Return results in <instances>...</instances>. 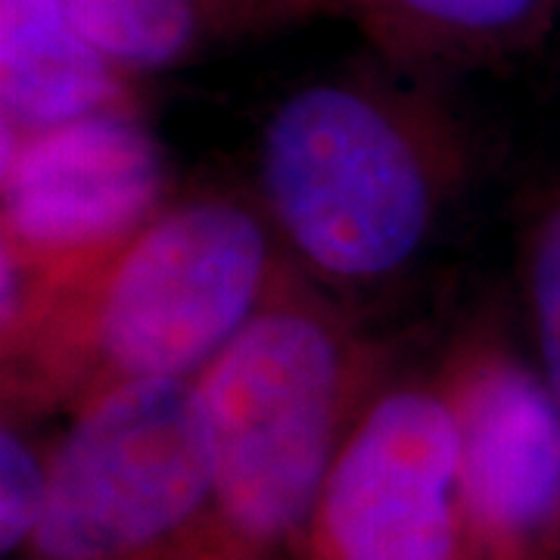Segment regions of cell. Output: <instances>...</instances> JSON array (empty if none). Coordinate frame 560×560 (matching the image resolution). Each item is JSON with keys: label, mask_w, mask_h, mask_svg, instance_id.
I'll return each instance as SVG.
<instances>
[{"label": "cell", "mask_w": 560, "mask_h": 560, "mask_svg": "<svg viewBox=\"0 0 560 560\" xmlns=\"http://www.w3.org/2000/svg\"><path fill=\"white\" fill-rule=\"evenodd\" d=\"M296 271L256 194L172 197L116 256L0 330L3 420L69 418L121 386L197 381Z\"/></svg>", "instance_id": "obj_1"}, {"label": "cell", "mask_w": 560, "mask_h": 560, "mask_svg": "<svg viewBox=\"0 0 560 560\" xmlns=\"http://www.w3.org/2000/svg\"><path fill=\"white\" fill-rule=\"evenodd\" d=\"M467 162L464 135L436 103L364 79H324L268 113L256 200L305 278L364 293L430 253Z\"/></svg>", "instance_id": "obj_2"}, {"label": "cell", "mask_w": 560, "mask_h": 560, "mask_svg": "<svg viewBox=\"0 0 560 560\" xmlns=\"http://www.w3.org/2000/svg\"><path fill=\"white\" fill-rule=\"evenodd\" d=\"M386 381L381 349L302 271L206 364L200 389L228 560L293 555L324 480Z\"/></svg>", "instance_id": "obj_3"}, {"label": "cell", "mask_w": 560, "mask_h": 560, "mask_svg": "<svg viewBox=\"0 0 560 560\" xmlns=\"http://www.w3.org/2000/svg\"><path fill=\"white\" fill-rule=\"evenodd\" d=\"M22 560H228L197 381L121 386L69 415Z\"/></svg>", "instance_id": "obj_4"}, {"label": "cell", "mask_w": 560, "mask_h": 560, "mask_svg": "<svg viewBox=\"0 0 560 560\" xmlns=\"http://www.w3.org/2000/svg\"><path fill=\"white\" fill-rule=\"evenodd\" d=\"M0 143V330H7L156 219L172 202V165L140 109Z\"/></svg>", "instance_id": "obj_5"}, {"label": "cell", "mask_w": 560, "mask_h": 560, "mask_svg": "<svg viewBox=\"0 0 560 560\" xmlns=\"http://www.w3.org/2000/svg\"><path fill=\"white\" fill-rule=\"evenodd\" d=\"M293 560H467L458 433L436 374L377 386L324 480Z\"/></svg>", "instance_id": "obj_6"}, {"label": "cell", "mask_w": 560, "mask_h": 560, "mask_svg": "<svg viewBox=\"0 0 560 560\" xmlns=\"http://www.w3.org/2000/svg\"><path fill=\"white\" fill-rule=\"evenodd\" d=\"M433 374L458 433L467 560H558L560 401L539 368L477 327Z\"/></svg>", "instance_id": "obj_7"}, {"label": "cell", "mask_w": 560, "mask_h": 560, "mask_svg": "<svg viewBox=\"0 0 560 560\" xmlns=\"http://www.w3.org/2000/svg\"><path fill=\"white\" fill-rule=\"evenodd\" d=\"M125 109H140L138 79L81 32L62 0H0L3 140Z\"/></svg>", "instance_id": "obj_8"}, {"label": "cell", "mask_w": 560, "mask_h": 560, "mask_svg": "<svg viewBox=\"0 0 560 560\" xmlns=\"http://www.w3.org/2000/svg\"><path fill=\"white\" fill-rule=\"evenodd\" d=\"M62 7L135 79L187 62L219 25V0H62Z\"/></svg>", "instance_id": "obj_9"}, {"label": "cell", "mask_w": 560, "mask_h": 560, "mask_svg": "<svg viewBox=\"0 0 560 560\" xmlns=\"http://www.w3.org/2000/svg\"><path fill=\"white\" fill-rule=\"evenodd\" d=\"M401 40L448 57H486L536 28L551 0H364Z\"/></svg>", "instance_id": "obj_10"}, {"label": "cell", "mask_w": 560, "mask_h": 560, "mask_svg": "<svg viewBox=\"0 0 560 560\" xmlns=\"http://www.w3.org/2000/svg\"><path fill=\"white\" fill-rule=\"evenodd\" d=\"M50 452L32 436V423L3 420L0 430V551L3 558H25L38 533L50 489Z\"/></svg>", "instance_id": "obj_11"}, {"label": "cell", "mask_w": 560, "mask_h": 560, "mask_svg": "<svg viewBox=\"0 0 560 560\" xmlns=\"http://www.w3.org/2000/svg\"><path fill=\"white\" fill-rule=\"evenodd\" d=\"M526 300L539 371L560 401V206L536 224L526 249Z\"/></svg>", "instance_id": "obj_12"}]
</instances>
